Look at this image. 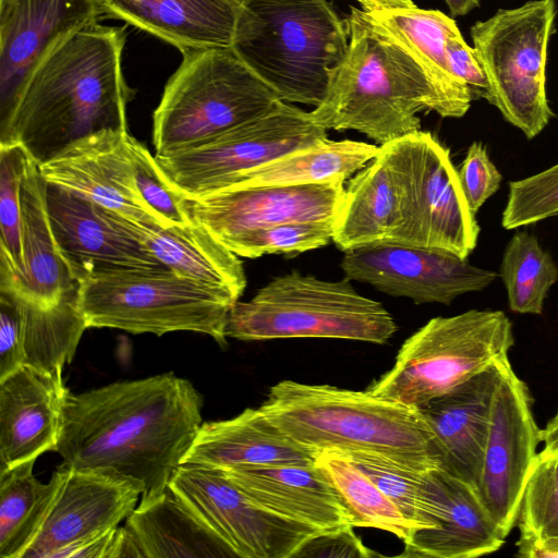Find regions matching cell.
<instances>
[{
    "label": "cell",
    "instance_id": "27",
    "mask_svg": "<svg viewBox=\"0 0 558 558\" xmlns=\"http://www.w3.org/2000/svg\"><path fill=\"white\" fill-rule=\"evenodd\" d=\"M444 508L435 527H421L403 542L402 557L475 558L497 551L507 534L484 507L476 487L440 470Z\"/></svg>",
    "mask_w": 558,
    "mask_h": 558
},
{
    "label": "cell",
    "instance_id": "11",
    "mask_svg": "<svg viewBox=\"0 0 558 558\" xmlns=\"http://www.w3.org/2000/svg\"><path fill=\"white\" fill-rule=\"evenodd\" d=\"M326 138L327 130L310 112L279 100L251 121L155 158L172 190L192 198L226 189L238 177Z\"/></svg>",
    "mask_w": 558,
    "mask_h": 558
},
{
    "label": "cell",
    "instance_id": "6",
    "mask_svg": "<svg viewBox=\"0 0 558 558\" xmlns=\"http://www.w3.org/2000/svg\"><path fill=\"white\" fill-rule=\"evenodd\" d=\"M344 277L323 280L291 271L271 279L230 308L226 336L245 341L332 338L385 343L397 325L381 303L360 294Z\"/></svg>",
    "mask_w": 558,
    "mask_h": 558
},
{
    "label": "cell",
    "instance_id": "45",
    "mask_svg": "<svg viewBox=\"0 0 558 558\" xmlns=\"http://www.w3.org/2000/svg\"><path fill=\"white\" fill-rule=\"evenodd\" d=\"M446 52L452 73L468 85L473 100H488L489 85L485 73L474 48L465 43L461 33L447 40Z\"/></svg>",
    "mask_w": 558,
    "mask_h": 558
},
{
    "label": "cell",
    "instance_id": "2",
    "mask_svg": "<svg viewBox=\"0 0 558 558\" xmlns=\"http://www.w3.org/2000/svg\"><path fill=\"white\" fill-rule=\"evenodd\" d=\"M124 43V27L99 24L59 41L24 83L0 146L20 145L40 166L86 136L128 131Z\"/></svg>",
    "mask_w": 558,
    "mask_h": 558
},
{
    "label": "cell",
    "instance_id": "14",
    "mask_svg": "<svg viewBox=\"0 0 558 558\" xmlns=\"http://www.w3.org/2000/svg\"><path fill=\"white\" fill-rule=\"evenodd\" d=\"M46 205L59 252L76 280L135 270H165L134 221L46 181Z\"/></svg>",
    "mask_w": 558,
    "mask_h": 558
},
{
    "label": "cell",
    "instance_id": "23",
    "mask_svg": "<svg viewBox=\"0 0 558 558\" xmlns=\"http://www.w3.org/2000/svg\"><path fill=\"white\" fill-rule=\"evenodd\" d=\"M66 392L62 376L29 365L0 380V473L57 450Z\"/></svg>",
    "mask_w": 558,
    "mask_h": 558
},
{
    "label": "cell",
    "instance_id": "41",
    "mask_svg": "<svg viewBox=\"0 0 558 558\" xmlns=\"http://www.w3.org/2000/svg\"><path fill=\"white\" fill-rule=\"evenodd\" d=\"M129 146L138 193L161 227L185 226L193 221L184 207L183 196L163 178L155 156L130 135Z\"/></svg>",
    "mask_w": 558,
    "mask_h": 558
},
{
    "label": "cell",
    "instance_id": "43",
    "mask_svg": "<svg viewBox=\"0 0 558 558\" xmlns=\"http://www.w3.org/2000/svg\"><path fill=\"white\" fill-rule=\"evenodd\" d=\"M458 175L468 205L474 215L498 191L502 179L489 159L486 147L480 142L472 143L468 148Z\"/></svg>",
    "mask_w": 558,
    "mask_h": 558
},
{
    "label": "cell",
    "instance_id": "12",
    "mask_svg": "<svg viewBox=\"0 0 558 558\" xmlns=\"http://www.w3.org/2000/svg\"><path fill=\"white\" fill-rule=\"evenodd\" d=\"M168 486L240 558H291L320 533L264 508L219 468L183 462Z\"/></svg>",
    "mask_w": 558,
    "mask_h": 558
},
{
    "label": "cell",
    "instance_id": "47",
    "mask_svg": "<svg viewBox=\"0 0 558 558\" xmlns=\"http://www.w3.org/2000/svg\"><path fill=\"white\" fill-rule=\"evenodd\" d=\"M542 444L544 445L542 452L558 457V408L542 428Z\"/></svg>",
    "mask_w": 558,
    "mask_h": 558
},
{
    "label": "cell",
    "instance_id": "51",
    "mask_svg": "<svg viewBox=\"0 0 558 558\" xmlns=\"http://www.w3.org/2000/svg\"><path fill=\"white\" fill-rule=\"evenodd\" d=\"M236 1H239V2H241V3H245V2H247V1H250V0H236Z\"/></svg>",
    "mask_w": 558,
    "mask_h": 558
},
{
    "label": "cell",
    "instance_id": "36",
    "mask_svg": "<svg viewBox=\"0 0 558 558\" xmlns=\"http://www.w3.org/2000/svg\"><path fill=\"white\" fill-rule=\"evenodd\" d=\"M342 451L399 508L421 527H434L439 508L435 469H420L376 451Z\"/></svg>",
    "mask_w": 558,
    "mask_h": 558
},
{
    "label": "cell",
    "instance_id": "4",
    "mask_svg": "<svg viewBox=\"0 0 558 558\" xmlns=\"http://www.w3.org/2000/svg\"><path fill=\"white\" fill-rule=\"evenodd\" d=\"M259 408L291 439L317 452L367 450L424 470L441 468L420 410L367 390L282 380Z\"/></svg>",
    "mask_w": 558,
    "mask_h": 558
},
{
    "label": "cell",
    "instance_id": "26",
    "mask_svg": "<svg viewBox=\"0 0 558 558\" xmlns=\"http://www.w3.org/2000/svg\"><path fill=\"white\" fill-rule=\"evenodd\" d=\"M317 451L291 439L258 409L202 424L183 462L219 469L270 464H312Z\"/></svg>",
    "mask_w": 558,
    "mask_h": 558
},
{
    "label": "cell",
    "instance_id": "25",
    "mask_svg": "<svg viewBox=\"0 0 558 558\" xmlns=\"http://www.w3.org/2000/svg\"><path fill=\"white\" fill-rule=\"evenodd\" d=\"M120 19L177 47L181 52L232 47L244 3L236 0H101Z\"/></svg>",
    "mask_w": 558,
    "mask_h": 558
},
{
    "label": "cell",
    "instance_id": "9",
    "mask_svg": "<svg viewBox=\"0 0 558 558\" xmlns=\"http://www.w3.org/2000/svg\"><path fill=\"white\" fill-rule=\"evenodd\" d=\"M238 300L229 292L169 269L116 272L80 284L78 304L89 327L161 336L195 331L226 345V325Z\"/></svg>",
    "mask_w": 558,
    "mask_h": 558
},
{
    "label": "cell",
    "instance_id": "28",
    "mask_svg": "<svg viewBox=\"0 0 558 558\" xmlns=\"http://www.w3.org/2000/svg\"><path fill=\"white\" fill-rule=\"evenodd\" d=\"M46 180L29 156L21 186L22 246L25 276L14 280L0 271V286L40 304H53L80 288V282L62 257L49 223Z\"/></svg>",
    "mask_w": 558,
    "mask_h": 558
},
{
    "label": "cell",
    "instance_id": "20",
    "mask_svg": "<svg viewBox=\"0 0 558 558\" xmlns=\"http://www.w3.org/2000/svg\"><path fill=\"white\" fill-rule=\"evenodd\" d=\"M404 137L380 145L378 154L344 189L332 241L345 251L377 242L399 243L408 210Z\"/></svg>",
    "mask_w": 558,
    "mask_h": 558
},
{
    "label": "cell",
    "instance_id": "5",
    "mask_svg": "<svg viewBox=\"0 0 558 558\" xmlns=\"http://www.w3.org/2000/svg\"><path fill=\"white\" fill-rule=\"evenodd\" d=\"M348 41L327 0H250L232 48L280 100L317 107Z\"/></svg>",
    "mask_w": 558,
    "mask_h": 558
},
{
    "label": "cell",
    "instance_id": "17",
    "mask_svg": "<svg viewBox=\"0 0 558 558\" xmlns=\"http://www.w3.org/2000/svg\"><path fill=\"white\" fill-rule=\"evenodd\" d=\"M43 523L22 558H58L117 527L136 508L143 487L124 476L63 462Z\"/></svg>",
    "mask_w": 558,
    "mask_h": 558
},
{
    "label": "cell",
    "instance_id": "32",
    "mask_svg": "<svg viewBox=\"0 0 558 558\" xmlns=\"http://www.w3.org/2000/svg\"><path fill=\"white\" fill-rule=\"evenodd\" d=\"M5 288L15 294L20 307L22 365L62 376L63 366L72 362L81 337L88 328L78 304L80 288L50 305Z\"/></svg>",
    "mask_w": 558,
    "mask_h": 558
},
{
    "label": "cell",
    "instance_id": "16",
    "mask_svg": "<svg viewBox=\"0 0 558 558\" xmlns=\"http://www.w3.org/2000/svg\"><path fill=\"white\" fill-rule=\"evenodd\" d=\"M343 252L340 267L347 278L416 304L449 305L462 294L484 290L498 276L451 253L393 242Z\"/></svg>",
    "mask_w": 558,
    "mask_h": 558
},
{
    "label": "cell",
    "instance_id": "35",
    "mask_svg": "<svg viewBox=\"0 0 558 558\" xmlns=\"http://www.w3.org/2000/svg\"><path fill=\"white\" fill-rule=\"evenodd\" d=\"M36 460L0 473V557L22 558L38 532L57 487L33 474Z\"/></svg>",
    "mask_w": 558,
    "mask_h": 558
},
{
    "label": "cell",
    "instance_id": "3",
    "mask_svg": "<svg viewBox=\"0 0 558 558\" xmlns=\"http://www.w3.org/2000/svg\"><path fill=\"white\" fill-rule=\"evenodd\" d=\"M348 47L329 75L324 101L310 111L326 130H354L384 145L421 129L417 113L441 102L413 56L363 10L345 19Z\"/></svg>",
    "mask_w": 558,
    "mask_h": 558
},
{
    "label": "cell",
    "instance_id": "21",
    "mask_svg": "<svg viewBox=\"0 0 558 558\" xmlns=\"http://www.w3.org/2000/svg\"><path fill=\"white\" fill-rule=\"evenodd\" d=\"M128 131L107 130L73 143L39 166L47 182L137 222H156L136 187Z\"/></svg>",
    "mask_w": 558,
    "mask_h": 558
},
{
    "label": "cell",
    "instance_id": "29",
    "mask_svg": "<svg viewBox=\"0 0 558 558\" xmlns=\"http://www.w3.org/2000/svg\"><path fill=\"white\" fill-rule=\"evenodd\" d=\"M416 60L435 89L444 118H461L473 100L468 85L451 71L447 40L460 34L456 21L439 10L391 8L368 12Z\"/></svg>",
    "mask_w": 558,
    "mask_h": 558
},
{
    "label": "cell",
    "instance_id": "52",
    "mask_svg": "<svg viewBox=\"0 0 558 558\" xmlns=\"http://www.w3.org/2000/svg\"><path fill=\"white\" fill-rule=\"evenodd\" d=\"M357 1V0H356Z\"/></svg>",
    "mask_w": 558,
    "mask_h": 558
},
{
    "label": "cell",
    "instance_id": "42",
    "mask_svg": "<svg viewBox=\"0 0 558 558\" xmlns=\"http://www.w3.org/2000/svg\"><path fill=\"white\" fill-rule=\"evenodd\" d=\"M558 215V163L532 177L509 182L501 225L511 230Z\"/></svg>",
    "mask_w": 558,
    "mask_h": 558
},
{
    "label": "cell",
    "instance_id": "8",
    "mask_svg": "<svg viewBox=\"0 0 558 558\" xmlns=\"http://www.w3.org/2000/svg\"><path fill=\"white\" fill-rule=\"evenodd\" d=\"M513 344L512 324L502 311L435 317L403 342L392 367L366 390L420 408L508 357Z\"/></svg>",
    "mask_w": 558,
    "mask_h": 558
},
{
    "label": "cell",
    "instance_id": "33",
    "mask_svg": "<svg viewBox=\"0 0 558 558\" xmlns=\"http://www.w3.org/2000/svg\"><path fill=\"white\" fill-rule=\"evenodd\" d=\"M379 147L361 141L326 138L251 170L230 186L345 182L375 158Z\"/></svg>",
    "mask_w": 558,
    "mask_h": 558
},
{
    "label": "cell",
    "instance_id": "44",
    "mask_svg": "<svg viewBox=\"0 0 558 558\" xmlns=\"http://www.w3.org/2000/svg\"><path fill=\"white\" fill-rule=\"evenodd\" d=\"M21 314L15 294L0 287V380L22 366Z\"/></svg>",
    "mask_w": 558,
    "mask_h": 558
},
{
    "label": "cell",
    "instance_id": "13",
    "mask_svg": "<svg viewBox=\"0 0 558 558\" xmlns=\"http://www.w3.org/2000/svg\"><path fill=\"white\" fill-rule=\"evenodd\" d=\"M408 169V210L400 244L468 258L480 226L463 194L449 149L430 132L403 136Z\"/></svg>",
    "mask_w": 558,
    "mask_h": 558
},
{
    "label": "cell",
    "instance_id": "40",
    "mask_svg": "<svg viewBox=\"0 0 558 558\" xmlns=\"http://www.w3.org/2000/svg\"><path fill=\"white\" fill-rule=\"evenodd\" d=\"M335 221H296L276 225L232 236L222 242L240 257L267 254L295 255L332 241Z\"/></svg>",
    "mask_w": 558,
    "mask_h": 558
},
{
    "label": "cell",
    "instance_id": "50",
    "mask_svg": "<svg viewBox=\"0 0 558 558\" xmlns=\"http://www.w3.org/2000/svg\"><path fill=\"white\" fill-rule=\"evenodd\" d=\"M558 545L555 547L535 550L531 554L530 558H557Z\"/></svg>",
    "mask_w": 558,
    "mask_h": 558
},
{
    "label": "cell",
    "instance_id": "18",
    "mask_svg": "<svg viewBox=\"0 0 558 558\" xmlns=\"http://www.w3.org/2000/svg\"><path fill=\"white\" fill-rule=\"evenodd\" d=\"M344 189V182L230 186L201 197H183V201L190 217L225 242L286 222L336 221Z\"/></svg>",
    "mask_w": 558,
    "mask_h": 558
},
{
    "label": "cell",
    "instance_id": "34",
    "mask_svg": "<svg viewBox=\"0 0 558 558\" xmlns=\"http://www.w3.org/2000/svg\"><path fill=\"white\" fill-rule=\"evenodd\" d=\"M315 464L339 495L353 527L379 529L402 542L420 529L342 451L322 450Z\"/></svg>",
    "mask_w": 558,
    "mask_h": 558
},
{
    "label": "cell",
    "instance_id": "24",
    "mask_svg": "<svg viewBox=\"0 0 558 558\" xmlns=\"http://www.w3.org/2000/svg\"><path fill=\"white\" fill-rule=\"evenodd\" d=\"M264 508L320 533L353 527L333 486L315 464H270L221 469Z\"/></svg>",
    "mask_w": 558,
    "mask_h": 558
},
{
    "label": "cell",
    "instance_id": "10",
    "mask_svg": "<svg viewBox=\"0 0 558 558\" xmlns=\"http://www.w3.org/2000/svg\"><path fill=\"white\" fill-rule=\"evenodd\" d=\"M555 0H530L475 22L470 34L489 85L488 102L532 140L554 117L546 94V61Z\"/></svg>",
    "mask_w": 558,
    "mask_h": 558
},
{
    "label": "cell",
    "instance_id": "37",
    "mask_svg": "<svg viewBox=\"0 0 558 558\" xmlns=\"http://www.w3.org/2000/svg\"><path fill=\"white\" fill-rule=\"evenodd\" d=\"M500 277L512 312L539 315L558 280V266L534 234L518 231L505 248Z\"/></svg>",
    "mask_w": 558,
    "mask_h": 558
},
{
    "label": "cell",
    "instance_id": "38",
    "mask_svg": "<svg viewBox=\"0 0 558 558\" xmlns=\"http://www.w3.org/2000/svg\"><path fill=\"white\" fill-rule=\"evenodd\" d=\"M517 556L558 545V457L538 452L525 483L517 519Z\"/></svg>",
    "mask_w": 558,
    "mask_h": 558
},
{
    "label": "cell",
    "instance_id": "49",
    "mask_svg": "<svg viewBox=\"0 0 558 558\" xmlns=\"http://www.w3.org/2000/svg\"><path fill=\"white\" fill-rule=\"evenodd\" d=\"M451 17L463 16L480 7L481 0H445Z\"/></svg>",
    "mask_w": 558,
    "mask_h": 558
},
{
    "label": "cell",
    "instance_id": "48",
    "mask_svg": "<svg viewBox=\"0 0 558 558\" xmlns=\"http://www.w3.org/2000/svg\"><path fill=\"white\" fill-rule=\"evenodd\" d=\"M362 9L371 12L391 8H411L414 7L413 0H357Z\"/></svg>",
    "mask_w": 558,
    "mask_h": 558
},
{
    "label": "cell",
    "instance_id": "15",
    "mask_svg": "<svg viewBox=\"0 0 558 558\" xmlns=\"http://www.w3.org/2000/svg\"><path fill=\"white\" fill-rule=\"evenodd\" d=\"M541 442L542 428L534 417L530 389L510 365L493 398L476 483L484 507L507 535L517 524L525 483Z\"/></svg>",
    "mask_w": 558,
    "mask_h": 558
},
{
    "label": "cell",
    "instance_id": "39",
    "mask_svg": "<svg viewBox=\"0 0 558 558\" xmlns=\"http://www.w3.org/2000/svg\"><path fill=\"white\" fill-rule=\"evenodd\" d=\"M28 155L20 145L0 146V271L25 276L22 246L21 186Z\"/></svg>",
    "mask_w": 558,
    "mask_h": 558
},
{
    "label": "cell",
    "instance_id": "19",
    "mask_svg": "<svg viewBox=\"0 0 558 558\" xmlns=\"http://www.w3.org/2000/svg\"><path fill=\"white\" fill-rule=\"evenodd\" d=\"M102 15L101 0H0V126L49 50Z\"/></svg>",
    "mask_w": 558,
    "mask_h": 558
},
{
    "label": "cell",
    "instance_id": "31",
    "mask_svg": "<svg viewBox=\"0 0 558 558\" xmlns=\"http://www.w3.org/2000/svg\"><path fill=\"white\" fill-rule=\"evenodd\" d=\"M145 558L236 557L223 542L168 486L157 499L140 504L125 523Z\"/></svg>",
    "mask_w": 558,
    "mask_h": 558
},
{
    "label": "cell",
    "instance_id": "22",
    "mask_svg": "<svg viewBox=\"0 0 558 558\" xmlns=\"http://www.w3.org/2000/svg\"><path fill=\"white\" fill-rule=\"evenodd\" d=\"M508 357L417 408L428 424L441 469L476 487L496 388Z\"/></svg>",
    "mask_w": 558,
    "mask_h": 558
},
{
    "label": "cell",
    "instance_id": "30",
    "mask_svg": "<svg viewBox=\"0 0 558 558\" xmlns=\"http://www.w3.org/2000/svg\"><path fill=\"white\" fill-rule=\"evenodd\" d=\"M134 225L144 244L169 270L225 290L239 301L246 287L242 260L199 222L168 228L156 222Z\"/></svg>",
    "mask_w": 558,
    "mask_h": 558
},
{
    "label": "cell",
    "instance_id": "1",
    "mask_svg": "<svg viewBox=\"0 0 558 558\" xmlns=\"http://www.w3.org/2000/svg\"><path fill=\"white\" fill-rule=\"evenodd\" d=\"M202 397L172 373L66 392L57 452L76 469L114 473L143 487L140 504L168 488L202 426Z\"/></svg>",
    "mask_w": 558,
    "mask_h": 558
},
{
    "label": "cell",
    "instance_id": "7",
    "mask_svg": "<svg viewBox=\"0 0 558 558\" xmlns=\"http://www.w3.org/2000/svg\"><path fill=\"white\" fill-rule=\"evenodd\" d=\"M279 100L232 47L184 50L153 114L156 154L215 137L262 116Z\"/></svg>",
    "mask_w": 558,
    "mask_h": 558
},
{
    "label": "cell",
    "instance_id": "46",
    "mask_svg": "<svg viewBox=\"0 0 558 558\" xmlns=\"http://www.w3.org/2000/svg\"><path fill=\"white\" fill-rule=\"evenodd\" d=\"M372 551L353 533V527L319 533L310 538L294 557H369Z\"/></svg>",
    "mask_w": 558,
    "mask_h": 558
}]
</instances>
